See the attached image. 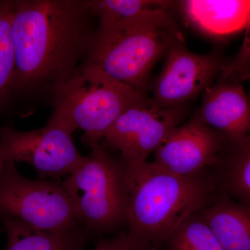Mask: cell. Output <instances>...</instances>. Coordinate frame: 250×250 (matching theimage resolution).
<instances>
[{
    "mask_svg": "<svg viewBox=\"0 0 250 250\" xmlns=\"http://www.w3.org/2000/svg\"><path fill=\"white\" fill-rule=\"evenodd\" d=\"M122 162L129 185L128 231L153 249L162 246L187 217L212 202L215 182L205 171L183 176L147 161Z\"/></svg>",
    "mask_w": 250,
    "mask_h": 250,
    "instance_id": "2",
    "label": "cell"
},
{
    "mask_svg": "<svg viewBox=\"0 0 250 250\" xmlns=\"http://www.w3.org/2000/svg\"><path fill=\"white\" fill-rule=\"evenodd\" d=\"M94 18L85 0L14 1V100L51 103L93 48Z\"/></svg>",
    "mask_w": 250,
    "mask_h": 250,
    "instance_id": "1",
    "label": "cell"
},
{
    "mask_svg": "<svg viewBox=\"0 0 250 250\" xmlns=\"http://www.w3.org/2000/svg\"><path fill=\"white\" fill-rule=\"evenodd\" d=\"M0 231L7 233L5 250H82L92 233L83 226L66 233H54L12 218L0 222Z\"/></svg>",
    "mask_w": 250,
    "mask_h": 250,
    "instance_id": "14",
    "label": "cell"
},
{
    "mask_svg": "<svg viewBox=\"0 0 250 250\" xmlns=\"http://www.w3.org/2000/svg\"><path fill=\"white\" fill-rule=\"evenodd\" d=\"M5 218L54 233L69 232L82 226L62 183L27 179L12 161L0 167V222Z\"/></svg>",
    "mask_w": 250,
    "mask_h": 250,
    "instance_id": "6",
    "label": "cell"
},
{
    "mask_svg": "<svg viewBox=\"0 0 250 250\" xmlns=\"http://www.w3.org/2000/svg\"><path fill=\"white\" fill-rule=\"evenodd\" d=\"M3 161H0V167H1V166H2L3 164Z\"/></svg>",
    "mask_w": 250,
    "mask_h": 250,
    "instance_id": "21",
    "label": "cell"
},
{
    "mask_svg": "<svg viewBox=\"0 0 250 250\" xmlns=\"http://www.w3.org/2000/svg\"><path fill=\"white\" fill-rule=\"evenodd\" d=\"M189 110L188 104L158 107L148 98L126 108L105 133L103 140L121 153L123 162L147 161L167 136L183 124Z\"/></svg>",
    "mask_w": 250,
    "mask_h": 250,
    "instance_id": "9",
    "label": "cell"
},
{
    "mask_svg": "<svg viewBox=\"0 0 250 250\" xmlns=\"http://www.w3.org/2000/svg\"><path fill=\"white\" fill-rule=\"evenodd\" d=\"M149 97L112 78L101 68L82 63L52 98L49 121L73 134L84 131L83 142L93 146L126 109Z\"/></svg>",
    "mask_w": 250,
    "mask_h": 250,
    "instance_id": "4",
    "label": "cell"
},
{
    "mask_svg": "<svg viewBox=\"0 0 250 250\" xmlns=\"http://www.w3.org/2000/svg\"><path fill=\"white\" fill-rule=\"evenodd\" d=\"M218 165L224 192L250 208V136L241 142L226 144Z\"/></svg>",
    "mask_w": 250,
    "mask_h": 250,
    "instance_id": "15",
    "label": "cell"
},
{
    "mask_svg": "<svg viewBox=\"0 0 250 250\" xmlns=\"http://www.w3.org/2000/svg\"><path fill=\"white\" fill-rule=\"evenodd\" d=\"M62 185L73 203L79 220L92 234L119 230L127 223L129 185L126 169L100 142Z\"/></svg>",
    "mask_w": 250,
    "mask_h": 250,
    "instance_id": "5",
    "label": "cell"
},
{
    "mask_svg": "<svg viewBox=\"0 0 250 250\" xmlns=\"http://www.w3.org/2000/svg\"><path fill=\"white\" fill-rule=\"evenodd\" d=\"M14 1L0 0V116L14 102L15 54L12 38Z\"/></svg>",
    "mask_w": 250,
    "mask_h": 250,
    "instance_id": "16",
    "label": "cell"
},
{
    "mask_svg": "<svg viewBox=\"0 0 250 250\" xmlns=\"http://www.w3.org/2000/svg\"><path fill=\"white\" fill-rule=\"evenodd\" d=\"M199 213L223 250H250V208L224 192Z\"/></svg>",
    "mask_w": 250,
    "mask_h": 250,
    "instance_id": "13",
    "label": "cell"
},
{
    "mask_svg": "<svg viewBox=\"0 0 250 250\" xmlns=\"http://www.w3.org/2000/svg\"><path fill=\"white\" fill-rule=\"evenodd\" d=\"M193 116L220 133L226 144L250 136V97L239 82L218 81L202 94L201 105Z\"/></svg>",
    "mask_w": 250,
    "mask_h": 250,
    "instance_id": "11",
    "label": "cell"
},
{
    "mask_svg": "<svg viewBox=\"0 0 250 250\" xmlns=\"http://www.w3.org/2000/svg\"><path fill=\"white\" fill-rule=\"evenodd\" d=\"M199 211L189 215L174 229L163 243L164 250H223Z\"/></svg>",
    "mask_w": 250,
    "mask_h": 250,
    "instance_id": "18",
    "label": "cell"
},
{
    "mask_svg": "<svg viewBox=\"0 0 250 250\" xmlns=\"http://www.w3.org/2000/svg\"><path fill=\"white\" fill-rule=\"evenodd\" d=\"M239 50L232 59H228L218 81L239 82L250 78V18Z\"/></svg>",
    "mask_w": 250,
    "mask_h": 250,
    "instance_id": "19",
    "label": "cell"
},
{
    "mask_svg": "<svg viewBox=\"0 0 250 250\" xmlns=\"http://www.w3.org/2000/svg\"><path fill=\"white\" fill-rule=\"evenodd\" d=\"M174 12L198 34L220 41L246 29L250 18V1H175Z\"/></svg>",
    "mask_w": 250,
    "mask_h": 250,
    "instance_id": "12",
    "label": "cell"
},
{
    "mask_svg": "<svg viewBox=\"0 0 250 250\" xmlns=\"http://www.w3.org/2000/svg\"><path fill=\"white\" fill-rule=\"evenodd\" d=\"M165 59L149 89L151 102L160 108L186 104L203 94L218 82L228 61L218 51L194 53L187 48L184 37L170 47Z\"/></svg>",
    "mask_w": 250,
    "mask_h": 250,
    "instance_id": "8",
    "label": "cell"
},
{
    "mask_svg": "<svg viewBox=\"0 0 250 250\" xmlns=\"http://www.w3.org/2000/svg\"><path fill=\"white\" fill-rule=\"evenodd\" d=\"M85 159L74 144L72 133L52 122L31 131L0 127V161L27 163L41 178L70 175Z\"/></svg>",
    "mask_w": 250,
    "mask_h": 250,
    "instance_id": "7",
    "label": "cell"
},
{
    "mask_svg": "<svg viewBox=\"0 0 250 250\" xmlns=\"http://www.w3.org/2000/svg\"><path fill=\"white\" fill-rule=\"evenodd\" d=\"M225 146L226 141L220 133L192 116L161 143L153 162L173 173L193 175L218 165Z\"/></svg>",
    "mask_w": 250,
    "mask_h": 250,
    "instance_id": "10",
    "label": "cell"
},
{
    "mask_svg": "<svg viewBox=\"0 0 250 250\" xmlns=\"http://www.w3.org/2000/svg\"><path fill=\"white\" fill-rule=\"evenodd\" d=\"M152 247L129 231H121L111 238H102L91 250H152ZM82 250H86L83 249Z\"/></svg>",
    "mask_w": 250,
    "mask_h": 250,
    "instance_id": "20",
    "label": "cell"
},
{
    "mask_svg": "<svg viewBox=\"0 0 250 250\" xmlns=\"http://www.w3.org/2000/svg\"><path fill=\"white\" fill-rule=\"evenodd\" d=\"M184 36L174 11L156 9L131 19L98 25L93 48L83 63L148 97L153 67Z\"/></svg>",
    "mask_w": 250,
    "mask_h": 250,
    "instance_id": "3",
    "label": "cell"
},
{
    "mask_svg": "<svg viewBox=\"0 0 250 250\" xmlns=\"http://www.w3.org/2000/svg\"><path fill=\"white\" fill-rule=\"evenodd\" d=\"M99 25L126 21L156 9L174 11L175 1L164 0H85Z\"/></svg>",
    "mask_w": 250,
    "mask_h": 250,
    "instance_id": "17",
    "label": "cell"
}]
</instances>
